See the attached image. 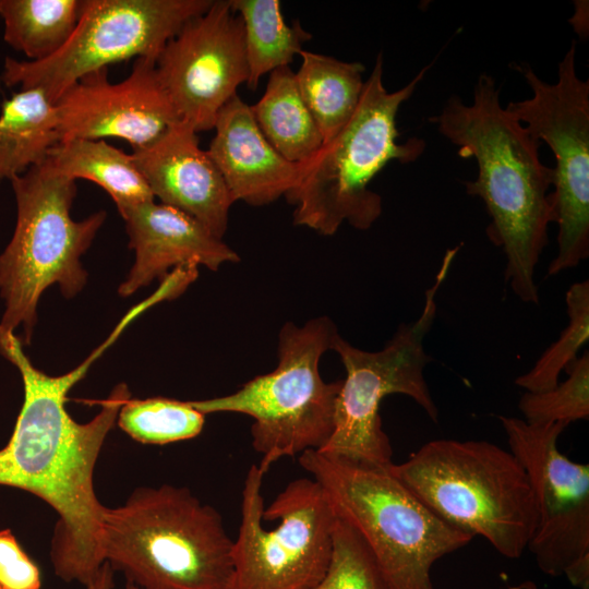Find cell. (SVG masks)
Returning <instances> with one entry per match:
<instances>
[{"instance_id":"3","label":"cell","mask_w":589,"mask_h":589,"mask_svg":"<svg viewBox=\"0 0 589 589\" xmlns=\"http://www.w3.org/2000/svg\"><path fill=\"white\" fill-rule=\"evenodd\" d=\"M233 540L185 486H139L103 513V551L139 589H231Z\"/></svg>"},{"instance_id":"1","label":"cell","mask_w":589,"mask_h":589,"mask_svg":"<svg viewBox=\"0 0 589 589\" xmlns=\"http://www.w3.org/2000/svg\"><path fill=\"white\" fill-rule=\"evenodd\" d=\"M121 332L117 326L74 370L51 376L33 365L13 332L0 326V354L17 368L24 388L13 432L0 449V485L26 491L53 508L58 520L49 554L55 575L83 586L105 562V506L95 493L94 471L130 392L118 384L108 398L97 401L101 410L86 423L76 422L65 402L69 390Z\"/></svg>"},{"instance_id":"2","label":"cell","mask_w":589,"mask_h":589,"mask_svg":"<svg viewBox=\"0 0 589 589\" xmlns=\"http://www.w3.org/2000/svg\"><path fill=\"white\" fill-rule=\"evenodd\" d=\"M500 94L494 79L480 74L471 105L453 95L429 120L459 156L476 159L478 176L465 182L466 191L484 202L486 233L504 251L509 288L522 302L539 304L536 267L554 223L549 189L555 175L539 157L541 143L503 108Z\"/></svg>"},{"instance_id":"22","label":"cell","mask_w":589,"mask_h":589,"mask_svg":"<svg viewBox=\"0 0 589 589\" xmlns=\"http://www.w3.org/2000/svg\"><path fill=\"white\" fill-rule=\"evenodd\" d=\"M250 107L263 135L287 160L309 161L323 145L290 67L271 72L264 94Z\"/></svg>"},{"instance_id":"26","label":"cell","mask_w":589,"mask_h":589,"mask_svg":"<svg viewBox=\"0 0 589 589\" xmlns=\"http://www.w3.org/2000/svg\"><path fill=\"white\" fill-rule=\"evenodd\" d=\"M568 323L557 340L551 344L533 366L515 380L525 392H543L558 383L563 370L577 359L589 340V281L573 284L565 294Z\"/></svg>"},{"instance_id":"14","label":"cell","mask_w":589,"mask_h":589,"mask_svg":"<svg viewBox=\"0 0 589 589\" xmlns=\"http://www.w3.org/2000/svg\"><path fill=\"white\" fill-rule=\"evenodd\" d=\"M156 71L179 119L197 133L212 130L249 74L242 21L229 0H214L188 21L164 47Z\"/></svg>"},{"instance_id":"6","label":"cell","mask_w":589,"mask_h":589,"mask_svg":"<svg viewBox=\"0 0 589 589\" xmlns=\"http://www.w3.org/2000/svg\"><path fill=\"white\" fill-rule=\"evenodd\" d=\"M299 464L320 484L336 515L363 538L389 589H435L434 563L474 538L437 517L388 467L317 450L300 454Z\"/></svg>"},{"instance_id":"10","label":"cell","mask_w":589,"mask_h":589,"mask_svg":"<svg viewBox=\"0 0 589 589\" xmlns=\"http://www.w3.org/2000/svg\"><path fill=\"white\" fill-rule=\"evenodd\" d=\"M265 472L244 480L231 589H312L324 576L337 515L313 478L290 481L264 507Z\"/></svg>"},{"instance_id":"29","label":"cell","mask_w":589,"mask_h":589,"mask_svg":"<svg viewBox=\"0 0 589 589\" xmlns=\"http://www.w3.org/2000/svg\"><path fill=\"white\" fill-rule=\"evenodd\" d=\"M38 565L10 529L0 530V589H40Z\"/></svg>"},{"instance_id":"27","label":"cell","mask_w":589,"mask_h":589,"mask_svg":"<svg viewBox=\"0 0 589 589\" xmlns=\"http://www.w3.org/2000/svg\"><path fill=\"white\" fill-rule=\"evenodd\" d=\"M568 377L543 392H525L518 408L527 423L551 424L589 418V353L586 351L566 370Z\"/></svg>"},{"instance_id":"12","label":"cell","mask_w":589,"mask_h":589,"mask_svg":"<svg viewBox=\"0 0 589 589\" xmlns=\"http://www.w3.org/2000/svg\"><path fill=\"white\" fill-rule=\"evenodd\" d=\"M532 91L530 98L505 108L555 157L551 199L557 224V252L548 276L574 268L589 256V81L576 70V43L558 63L555 83L531 67H515Z\"/></svg>"},{"instance_id":"15","label":"cell","mask_w":589,"mask_h":589,"mask_svg":"<svg viewBox=\"0 0 589 589\" xmlns=\"http://www.w3.org/2000/svg\"><path fill=\"white\" fill-rule=\"evenodd\" d=\"M60 141L122 139L132 149L158 139L179 117L156 71V62L135 59L119 83L108 69L87 74L55 103ZM59 141V142H60Z\"/></svg>"},{"instance_id":"20","label":"cell","mask_w":589,"mask_h":589,"mask_svg":"<svg viewBox=\"0 0 589 589\" xmlns=\"http://www.w3.org/2000/svg\"><path fill=\"white\" fill-rule=\"evenodd\" d=\"M60 141L55 104L36 88L5 99L0 112V182L41 165Z\"/></svg>"},{"instance_id":"21","label":"cell","mask_w":589,"mask_h":589,"mask_svg":"<svg viewBox=\"0 0 589 589\" xmlns=\"http://www.w3.org/2000/svg\"><path fill=\"white\" fill-rule=\"evenodd\" d=\"M297 86L323 137L337 134L354 113L362 96L365 68L330 56L301 50Z\"/></svg>"},{"instance_id":"23","label":"cell","mask_w":589,"mask_h":589,"mask_svg":"<svg viewBox=\"0 0 589 589\" xmlns=\"http://www.w3.org/2000/svg\"><path fill=\"white\" fill-rule=\"evenodd\" d=\"M229 3L242 21L249 73L245 84L254 91L263 75L289 67L312 35L298 21L291 25L285 22L279 0H229Z\"/></svg>"},{"instance_id":"9","label":"cell","mask_w":589,"mask_h":589,"mask_svg":"<svg viewBox=\"0 0 589 589\" xmlns=\"http://www.w3.org/2000/svg\"><path fill=\"white\" fill-rule=\"evenodd\" d=\"M458 247L446 252L433 285L425 291L421 314L401 324L383 349L366 351L337 336L336 351L346 371L338 392L333 433L317 450L372 467L393 464V448L383 430L380 407L393 394L410 397L428 417L438 421V409L424 378L431 358L423 341L436 315V293L446 278Z\"/></svg>"},{"instance_id":"16","label":"cell","mask_w":589,"mask_h":589,"mask_svg":"<svg viewBox=\"0 0 589 589\" xmlns=\"http://www.w3.org/2000/svg\"><path fill=\"white\" fill-rule=\"evenodd\" d=\"M132 158L154 197L202 224L223 239L235 203L215 163L200 146L197 132L179 120Z\"/></svg>"},{"instance_id":"19","label":"cell","mask_w":589,"mask_h":589,"mask_svg":"<svg viewBox=\"0 0 589 589\" xmlns=\"http://www.w3.org/2000/svg\"><path fill=\"white\" fill-rule=\"evenodd\" d=\"M46 161L64 177L98 184L111 196L120 215L155 199L132 155L105 140L60 141L51 147Z\"/></svg>"},{"instance_id":"31","label":"cell","mask_w":589,"mask_h":589,"mask_svg":"<svg viewBox=\"0 0 589 589\" xmlns=\"http://www.w3.org/2000/svg\"><path fill=\"white\" fill-rule=\"evenodd\" d=\"M519 589H537V586L532 581H526L519 586Z\"/></svg>"},{"instance_id":"7","label":"cell","mask_w":589,"mask_h":589,"mask_svg":"<svg viewBox=\"0 0 589 589\" xmlns=\"http://www.w3.org/2000/svg\"><path fill=\"white\" fill-rule=\"evenodd\" d=\"M338 330L327 316L299 326L287 322L278 336V364L238 390L221 397L189 400L204 416L236 412L251 417L253 449L262 454L266 473L283 457L320 450L334 429L335 404L341 380L325 382L320 359L333 350Z\"/></svg>"},{"instance_id":"4","label":"cell","mask_w":589,"mask_h":589,"mask_svg":"<svg viewBox=\"0 0 589 589\" xmlns=\"http://www.w3.org/2000/svg\"><path fill=\"white\" fill-rule=\"evenodd\" d=\"M428 70L424 67L407 85L388 92L378 53L354 113L306 161L300 183L286 195L294 206V225L332 236L344 223L366 230L377 220L382 197L370 190L371 181L388 163L416 161L426 147L416 136L398 142L396 119Z\"/></svg>"},{"instance_id":"8","label":"cell","mask_w":589,"mask_h":589,"mask_svg":"<svg viewBox=\"0 0 589 589\" xmlns=\"http://www.w3.org/2000/svg\"><path fill=\"white\" fill-rule=\"evenodd\" d=\"M17 205L13 237L0 255V293L4 313L0 326L22 325L28 345L40 296L53 284L67 298L77 294L87 274L80 257L103 225L105 212L74 220L70 211L76 182L45 160L11 180Z\"/></svg>"},{"instance_id":"18","label":"cell","mask_w":589,"mask_h":589,"mask_svg":"<svg viewBox=\"0 0 589 589\" xmlns=\"http://www.w3.org/2000/svg\"><path fill=\"white\" fill-rule=\"evenodd\" d=\"M207 149L233 202L264 206L298 187L305 163L283 157L260 130L251 107L238 95L218 112Z\"/></svg>"},{"instance_id":"5","label":"cell","mask_w":589,"mask_h":589,"mask_svg":"<svg viewBox=\"0 0 589 589\" xmlns=\"http://www.w3.org/2000/svg\"><path fill=\"white\" fill-rule=\"evenodd\" d=\"M388 470L437 517L483 537L504 557L519 558L527 550L537 508L509 450L486 441L434 440Z\"/></svg>"},{"instance_id":"25","label":"cell","mask_w":589,"mask_h":589,"mask_svg":"<svg viewBox=\"0 0 589 589\" xmlns=\"http://www.w3.org/2000/svg\"><path fill=\"white\" fill-rule=\"evenodd\" d=\"M205 416L189 400L166 397L128 398L121 406L117 424L134 441L142 444L166 445L197 436Z\"/></svg>"},{"instance_id":"32","label":"cell","mask_w":589,"mask_h":589,"mask_svg":"<svg viewBox=\"0 0 589 589\" xmlns=\"http://www.w3.org/2000/svg\"><path fill=\"white\" fill-rule=\"evenodd\" d=\"M124 589H139V588L135 587L133 584L127 581Z\"/></svg>"},{"instance_id":"30","label":"cell","mask_w":589,"mask_h":589,"mask_svg":"<svg viewBox=\"0 0 589 589\" xmlns=\"http://www.w3.org/2000/svg\"><path fill=\"white\" fill-rule=\"evenodd\" d=\"M115 569L105 561L94 577L84 586L85 589H113L115 588Z\"/></svg>"},{"instance_id":"17","label":"cell","mask_w":589,"mask_h":589,"mask_svg":"<svg viewBox=\"0 0 589 589\" xmlns=\"http://www.w3.org/2000/svg\"><path fill=\"white\" fill-rule=\"evenodd\" d=\"M135 261L118 292L129 297L154 279L163 280L184 264L217 271L240 261L237 252L190 215L155 201L142 203L121 215Z\"/></svg>"},{"instance_id":"11","label":"cell","mask_w":589,"mask_h":589,"mask_svg":"<svg viewBox=\"0 0 589 589\" xmlns=\"http://www.w3.org/2000/svg\"><path fill=\"white\" fill-rule=\"evenodd\" d=\"M214 0H83L77 25L65 45L41 61L7 58L2 81L40 89L51 103L82 77L116 62H156L166 44Z\"/></svg>"},{"instance_id":"24","label":"cell","mask_w":589,"mask_h":589,"mask_svg":"<svg viewBox=\"0 0 589 589\" xmlns=\"http://www.w3.org/2000/svg\"><path fill=\"white\" fill-rule=\"evenodd\" d=\"M83 0H0L3 39L29 61L45 60L72 36Z\"/></svg>"},{"instance_id":"28","label":"cell","mask_w":589,"mask_h":589,"mask_svg":"<svg viewBox=\"0 0 589 589\" xmlns=\"http://www.w3.org/2000/svg\"><path fill=\"white\" fill-rule=\"evenodd\" d=\"M312 589H389L363 538L338 516L329 564Z\"/></svg>"},{"instance_id":"13","label":"cell","mask_w":589,"mask_h":589,"mask_svg":"<svg viewBox=\"0 0 589 589\" xmlns=\"http://www.w3.org/2000/svg\"><path fill=\"white\" fill-rule=\"evenodd\" d=\"M498 419L533 492L537 522L527 549L544 574L589 589V466L558 450L567 425Z\"/></svg>"}]
</instances>
